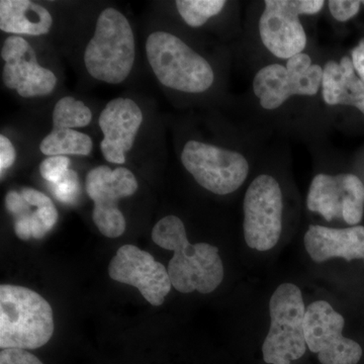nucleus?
<instances>
[{"instance_id":"obj_1","label":"nucleus","mask_w":364,"mask_h":364,"mask_svg":"<svg viewBox=\"0 0 364 364\" xmlns=\"http://www.w3.org/2000/svg\"><path fill=\"white\" fill-rule=\"evenodd\" d=\"M159 247L173 251L167 272L172 287L182 294H210L224 279L219 249L208 243L191 244L183 222L176 215L162 218L152 230Z\"/></svg>"},{"instance_id":"obj_2","label":"nucleus","mask_w":364,"mask_h":364,"mask_svg":"<svg viewBox=\"0 0 364 364\" xmlns=\"http://www.w3.org/2000/svg\"><path fill=\"white\" fill-rule=\"evenodd\" d=\"M51 305L28 287H0V347L33 350L44 346L54 334Z\"/></svg>"},{"instance_id":"obj_3","label":"nucleus","mask_w":364,"mask_h":364,"mask_svg":"<svg viewBox=\"0 0 364 364\" xmlns=\"http://www.w3.org/2000/svg\"><path fill=\"white\" fill-rule=\"evenodd\" d=\"M135 57L130 21L117 9H105L98 16L95 33L85 48L88 74L98 81L119 85L130 75Z\"/></svg>"},{"instance_id":"obj_4","label":"nucleus","mask_w":364,"mask_h":364,"mask_svg":"<svg viewBox=\"0 0 364 364\" xmlns=\"http://www.w3.org/2000/svg\"><path fill=\"white\" fill-rule=\"evenodd\" d=\"M146 55L161 85L188 93H202L213 85L210 63L176 35L158 31L146 42Z\"/></svg>"},{"instance_id":"obj_5","label":"nucleus","mask_w":364,"mask_h":364,"mask_svg":"<svg viewBox=\"0 0 364 364\" xmlns=\"http://www.w3.org/2000/svg\"><path fill=\"white\" fill-rule=\"evenodd\" d=\"M306 310L296 284H282L275 289L269 301V331L262 345L265 363L291 364L306 353Z\"/></svg>"},{"instance_id":"obj_6","label":"nucleus","mask_w":364,"mask_h":364,"mask_svg":"<svg viewBox=\"0 0 364 364\" xmlns=\"http://www.w3.org/2000/svg\"><path fill=\"white\" fill-rule=\"evenodd\" d=\"M181 162L200 186L215 195L234 193L248 176V162L240 153L198 141L184 145Z\"/></svg>"},{"instance_id":"obj_7","label":"nucleus","mask_w":364,"mask_h":364,"mask_svg":"<svg viewBox=\"0 0 364 364\" xmlns=\"http://www.w3.org/2000/svg\"><path fill=\"white\" fill-rule=\"evenodd\" d=\"M85 191L95 203L92 220L98 231L107 238H119L127 228L126 219L117 203L135 195L138 181L126 167L112 170L109 166L95 167L85 179Z\"/></svg>"},{"instance_id":"obj_8","label":"nucleus","mask_w":364,"mask_h":364,"mask_svg":"<svg viewBox=\"0 0 364 364\" xmlns=\"http://www.w3.org/2000/svg\"><path fill=\"white\" fill-rule=\"evenodd\" d=\"M323 0H267L259 21L263 45L277 58L287 59L305 50L306 36L299 14H316Z\"/></svg>"},{"instance_id":"obj_9","label":"nucleus","mask_w":364,"mask_h":364,"mask_svg":"<svg viewBox=\"0 0 364 364\" xmlns=\"http://www.w3.org/2000/svg\"><path fill=\"white\" fill-rule=\"evenodd\" d=\"M323 68L312 64L305 53L287 60V66L272 64L261 69L253 81V90L261 107L275 109L293 95H316L322 85Z\"/></svg>"},{"instance_id":"obj_10","label":"nucleus","mask_w":364,"mask_h":364,"mask_svg":"<svg viewBox=\"0 0 364 364\" xmlns=\"http://www.w3.org/2000/svg\"><path fill=\"white\" fill-rule=\"evenodd\" d=\"M282 229V193L272 176L256 177L244 198V237L249 247L270 250Z\"/></svg>"},{"instance_id":"obj_11","label":"nucleus","mask_w":364,"mask_h":364,"mask_svg":"<svg viewBox=\"0 0 364 364\" xmlns=\"http://www.w3.org/2000/svg\"><path fill=\"white\" fill-rule=\"evenodd\" d=\"M344 318L329 303L318 301L306 308V346L318 354L322 364H358L363 348L358 342L343 336Z\"/></svg>"},{"instance_id":"obj_12","label":"nucleus","mask_w":364,"mask_h":364,"mask_svg":"<svg viewBox=\"0 0 364 364\" xmlns=\"http://www.w3.org/2000/svg\"><path fill=\"white\" fill-rule=\"evenodd\" d=\"M306 205L327 221L341 217L347 224H358L364 212L363 181L354 174H318L309 189Z\"/></svg>"},{"instance_id":"obj_13","label":"nucleus","mask_w":364,"mask_h":364,"mask_svg":"<svg viewBox=\"0 0 364 364\" xmlns=\"http://www.w3.org/2000/svg\"><path fill=\"white\" fill-rule=\"evenodd\" d=\"M111 279L139 289L152 306H161L171 291L168 272L147 251L124 245L109 265Z\"/></svg>"},{"instance_id":"obj_14","label":"nucleus","mask_w":364,"mask_h":364,"mask_svg":"<svg viewBox=\"0 0 364 364\" xmlns=\"http://www.w3.org/2000/svg\"><path fill=\"white\" fill-rule=\"evenodd\" d=\"M0 55L6 61L2 71L4 85L21 97H45L56 87V75L38 63L32 46L21 36L6 38Z\"/></svg>"},{"instance_id":"obj_15","label":"nucleus","mask_w":364,"mask_h":364,"mask_svg":"<svg viewBox=\"0 0 364 364\" xmlns=\"http://www.w3.org/2000/svg\"><path fill=\"white\" fill-rule=\"evenodd\" d=\"M142 123L143 112L133 100L119 97L107 102L98 119L104 133L100 150L107 161L119 165L126 162Z\"/></svg>"},{"instance_id":"obj_16","label":"nucleus","mask_w":364,"mask_h":364,"mask_svg":"<svg viewBox=\"0 0 364 364\" xmlns=\"http://www.w3.org/2000/svg\"><path fill=\"white\" fill-rule=\"evenodd\" d=\"M306 252L316 262L331 258L364 260V227L333 229L311 225L304 238Z\"/></svg>"},{"instance_id":"obj_17","label":"nucleus","mask_w":364,"mask_h":364,"mask_svg":"<svg viewBox=\"0 0 364 364\" xmlns=\"http://www.w3.org/2000/svg\"><path fill=\"white\" fill-rule=\"evenodd\" d=\"M323 98L329 105H352L364 114V83L356 74L352 59L329 61L323 68Z\"/></svg>"},{"instance_id":"obj_18","label":"nucleus","mask_w":364,"mask_h":364,"mask_svg":"<svg viewBox=\"0 0 364 364\" xmlns=\"http://www.w3.org/2000/svg\"><path fill=\"white\" fill-rule=\"evenodd\" d=\"M53 18L45 6L30 0L0 1V30L14 36H41L50 32Z\"/></svg>"},{"instance_id":"obj_19","label":"nucleus","mask_w":364,"mask_h":364,"mask_svg":"<svg viewBox=\"0 0 364 364\" xmlns=\"http://www.w3.org/2000/svg\"><path fill=\"white\" fill-rule=\"evenodd\" d=\"M90 136L76 130H53L40 144V150L46 156L80 155L87 156L92 150Z\"/></svg>"},{"instance_id":"obj_20","label":"nucleus","mask_w":364,"mask_h":364,"mask_svg":"<svg viewBox=\"0 0 364 364\" xmlns=\"http://www.w3.org/2000/svg\"><path fill=\"white\" fill-rule=\"evenodd\" d=\"M52 117L53 130H74L88 126L92 112L80 100L65 97L55 105Z\"/></svg>"},{"instance_id":"obj_21","label":"nucleus","mask_w":364,"mask_h":364,"mask_svg":"<svg viewBox=\"0 0 364 364\" xmlns=\"http://www.w3.org/2000/svg\"><path fill=\"white\" fill-rule=\"evenodd\" d=\"M224 0H177V11L188 26L200 28L224 9Z\"/></svg>"},{"instance_id":"obj_22","label":"nucleus","mask_w":364,"mask_h":364,"mask_svg":"<svg viewBox=\"0 0 364 364\" xmlns=\"http://www.w3.org/2000/svg\"><path fill=\"white\" fill-rule=\"evenodd\" d=\"M52 193L59 202L64 203L75 202L80 195L78 174L74 170L69 169L61 181L52 184Z\"/></svg>"},{"instance_id":"obj_23","label":"nucleus","mask_w":364,"mask_h":364,"mask_svg":"<svg viewBox=\"0 0 364 364\" xmlns=\"http://www.w3.org/2000/svg\"><path fill=\"white\" fill-rule=\"evenodd\" d=\"M70 166V159L66 156L46 158L40 164V173L49 183L54 184L63 178Z\"/></svg>"},{"instance_id":"obj_24","label":"nucleus","mask_w":364,"mask_h":364,"mask_svg":"<svg viewBox=\"0 0 364 364\" xmlns=\"http://www.w3.org/2000/svg\"><path fill=\"white\" fill-rule=\"evenodd\" d=\"M361 4L358 0H330L329 9L335 20L346 21L358 14Z\"/></svg>"},{"instance_id":"obj_25","label":"nucleus","mask_w":364,"mask_h":364,"mask_svg":"<svg viewBox=\"0 0 364 364\" xmlns=\"http://www.w3.org/2000/svg\"><path fill=\"white\" fill-rule=\"evenodd\" d=\"M0 364H44L37 356L23 349H4L0 353Z\"/></svg>"},{"instance_id":"obj_26","label":"nucleus","mask_w":364,"mask_h":364,"mask_svg":"<svg viewBox=\"0 0 364 364\" xmlns=\"http://www.w3.org/2000/svg\"><path fill=\"white\" fill-rule=\"evenodd\" d=\"M31 207L28 202L23 198L21 193L16 191H11L6 196V208L7 212L14 218L20 217L30 213Z\"/></svg>"},{"instance_id":"obj_27","label":"nucleus","mask_w":364,"mask_h":364,"mask_svg":"<svg viewBox=\"0 0 364 364\" xmlns=\"http://www.w3.org/2000/svg\"><path fill=\"white\" fill-rule=\"evenodd\" d=\"M16 152L13 143L4 135H0V171L1 177L4 172L16 162Z\"/></svg>"},{"instance_id":"obj_28","label":"nucleus","mask_w":364,"mask_h":364,"mask_svg":"<svg viewBox=\"0 0 364 364\" xmlns=\"http://www.w3.org/2000/svg\"><path fill=\"white\" fill-rule=\"evenodd\" d=\"M21 193L28 205H32V207H44V205L53 203L49 196H46L45 193H41V191L35 188H23L21 189Z\"/></svg>"},{"instance_id":"obj_29","label":"nucleus","mask_w":364,"mask_h":364,"mask_svg":"<svg viewBox=\"0 0 364 364\" xmlns=\"http://www.w3.org/2000/svg\"><path fill=\"white\" fill-rule=\"evenodd\" d=\"M352 55V63L358 72V77L364 83V39L361 40L358 47L354 48Z\"/></svg>"},{"instance_id":"obj_30","label":"nucleus","mask_w":364,"mask_h":364,"mask_svg":"<svg viewBox=\"0 0 364 364\" xmlns=\"http://www.w3.org/2000/svg\"><path fill=\"white\" fill-rule=\"evenodd\" d=\"M361 4H363V6H364V1H361Z\"/></svg>"}]
</instances>
